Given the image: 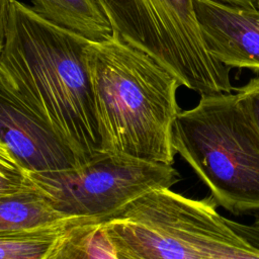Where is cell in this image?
I'll use <instances>...</instances> for the list:
<instances>
[{"mask_svg":"<svg viewBox=\"0 0 259 259\" xmlns=\"http://www.w3.org/2000/svg\"><path fill=\"white\" fill-rule=\"evenodd\" d=\"M91 40L10 0L0 77L73 151L80 165L101 151L87 66Z\"/></svg>","mask_w":259,"mask_h":259,"instance_id":"1","label":"cell"},{"mask_svg":"<svg viewBox=\"0 0 259 259\" xmlns=\"http://www.w3.org/2000/svg\"><path fill=\"white\" fill-rule=\"evenodd\" d=\"M101 151L173 165L179 79L113 34L87 51Z\"/></svg>","mask_w":259,"mask_h":259,"instance_id":"2","label":"cell"},{"mask_svg":"<svg viewBox=\"0 0 259 259\" xmlns=\"http://www.w3.org/2000/svg\"><path fill=\"white\" fill-rule=\"evenodd\" d=\"M172 146L217 206L236 215L259 211V127L236 93L201 95L180 110Z\"/></svg>","mask_w":259,"mask_h":259,"instance_id":"3","label":"cell"},{"mask_svg":"<svg viewBox=\"0 0 259 259\" xmlns=\"http://www.w3.org/2000/svg\"><path fill=\"white\" fill-rule=\"evenodd\" d=\"M112 33L144 51L201 95L232 93L230 68L207 51L193 0H94Z\"/></svg>","mask_w":259,"mask_h":259,"instance_id":"4","label":"cell"},{"mask_svg":"<svg viewBox=\"0 0 259 259\" xmlns=\"http://www.w3.org/2000/svg\"><path fill=\"white\" fill-rule=\"evenodd\" d=\"M28 177L57 211L101 221L148 192L171 188L179 174L172 165L100 151L81 166Z\"/></svg>","mask_w":259,"mask_h":259,"instance_id":"5","label":"cell"},{"mask_svg":"<svg viewBox=\"0 0 259 259\" xmlns=\"http://www.w3.org/2000/svg\"><path fill=\"white\" fill-rule=\"evenodd\" d=\"M127 207L178 239L199 259H259V250L228 225L210 196L196 199L163 188Z\"/></svg>","mask_w":259,"mask_h":259,"instance_id":"6","label":"cell"},{"mask_svg":"<svg viewBox=\"0 0 259 259\" xmlns=\"http://www.w3.org/2000/svg\"><path fill=\"white\" fill-rule=\"evenodd\" d=\"M0 142L28 172L81 166L73 151L1 77Z\"/></svg>","mask_w":259,"mask_h":259,"instance_id":"7","label":"cell"},{"mask_svg":"<svg viewBox=\"0 0 259 259\" xmlns=\"http://www.w3.org/2000/svg\"><path fill=\"white\" fill-rule=\"evenodd\" d=\"M208 53L224 66L259 73V8L193 0Z\"/></svg>","mask_w":259,"mask_h":259,"instance_id":"8","label":"cell"},{"mask_svg":"<svg viewBox=\"0 0 259 259\" xmlns=\"http://www.w3.org/2000/svg\"><path fill=\"white\" fill-rule=\"evenodd\" d=\"M101 222L115 249L134 259H199L178 239L126 205Z\"/></svg>","mask_w":259,"mask_h":259,"instance_id":"9","label":"cell"},{"mask_svg":"<svg viewBox=\"0 0 259 259\" xmlns=\"http://www.w3.org/2000/svg\"><path fill=\"white\" fill-rule=\"evenodd\" d=\"M31 8L44 19L74 31L91 41L112 35V28L94 0H30Z\"/></svg>","mask_w":259,"mask_h":259,"instance_id":"10","label":"cell"},{"mask_svg":"<svg viewBox=\"0 0 259 259\" xmlns=\"http://www.w3.org/2000/svg\"><path fill=\"white\" fill-rule=\"evenodd\" d=\"M79 217L54 209L34 189L0 197V233L50 227Z\"/></svg>","mask_w":259,"mask_h":259,"instance_id":"11","label":"cell"},{"mask_svg":"<svg viewBox=\"0 0 259 259\" xmlns=\"http://www.w3.org/2000/svg\"><path fill=\"white\" fill-rule=\"evenodd\" d=\"M42 259H117L114 245L100 220L65 231Z\"/></svg>","mask_w":259,"mask_h":259,"instance_id":"12","label":"cell"},{"mask_svg":"<svg viewBox=\"0 0 259 259\" xmlns=\"http://www.w3.org/2000/svg\"><path fill=\"white\" fill-rule=\"evenodd\" d=\"M93 220L96 219L74 218L50 227L1 232L0 259H42L65 231Z\"/></svg>","mask_w":259,"mask_h":259,"instance_id":"13","label":"cell"},{"mask_svg":"<svg viewBox=\"0 0 259 259\" xmlns=\"http://www.w3.org/2000/svg\"><path fill=\"white\" fill-rule=\"evenodd\" d=\"M32 188L33 184L28 177V171L0 142V197Z\"/></svg>","mask_w":259,"mask_h":259,"instance_id":"14","label":"cell"},{"mask_svg":"<svg viewBox=\"0 0 259 259\" xmlns=\"http://www.w3.org/2000/svg\"><path fill=\"white\" fill-rule=\"evenodd\" d=\"M235 91L259 127V76L251 78L245 85L235 88Z\"/></svg>","mask_w":259,"mask_h":259,"instance_id":"15","label":"cell"},{"mask_svg":"<svg viewBox=\"0 0 259 259\" xmlns=\"http://www.w3.org/2000/svg\"><path fill=\"white\" fill-rule=\"evenodd\" d=\"M228 225L246 242L259 250V214L251 224H242L227 219Z\"/></svg>","mask_w":259,"mask_h":259,"instance_id":"16","label":"cell"},{"mask_svg":"<svg viewBox=\"0 0 259 259\" xmlns=\"http://www.w3.org/2000/svg\"><path fill=\"white\" fill-rule=\"evenodd\" d=\"M10 0H0V54L4 48L7 23L9 17Z\"/></svg>","mask_w":259,"mask_h":259,"instance_id":"17","label":"cell"},{"mask_svg":"<svg viewBox=\"0 0 259 259\" xmlns=\"http://www.w3.org/2000/svg\"><path fill=\"white\" fill-rule=\"evenodd\" d=\"M240 8H259V0H213Z\"/></svg>","mask_w":259,"mask_h":259,"instance_id":"18","label":"cell"},{"mask_svg":"<svg viewBox=\"0 0 259 259\" xmlns=\"http://www.w3.org/2000/svg\"><path fill=\"white\" fill-rule=\"evenodd\" d=\"M116 254H117V259H134L130 255H127V254H125V253H123L121 251H118V250H116Z\"/></svg>","mask_w":259,"mask_h":259,"instance_id":"19","label":"cell"}]
</instances>
